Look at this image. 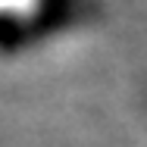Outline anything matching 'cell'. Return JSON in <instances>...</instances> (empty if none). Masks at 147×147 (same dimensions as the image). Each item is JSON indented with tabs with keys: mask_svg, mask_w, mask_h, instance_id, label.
<instances>
[{
	"mask_svg": "<svg viewBox=\"0 0 147 147\" xmlns=\"http://www.w3.org/2000/svg\"><path fill=\"white\" fill-rule=\"evenodd\" d=\"M94 13H97V0H34V9L28 16L38 38H50L91 22Z\"/></svg>",
	"mask_w": 147,
	"mask_h": 147,
	"instance_id": "cell-1",
	"label": "cell"
},
{
	"mask_svg": "<svg viewBox=\"0 0 147 147\" xmlns=\"http://www.w3.org/2000/svg\"><path fill=\"white\" fill-rule=\"evenodd\" d=\"M34 41H41V38L31 25V16L0 9V53H22Z\"/></svg>",
	"mask_w": 147,
	"mask_h": 147,
	"instance_id": "cell-2",
	"label": "cell"
}]
</instances>
